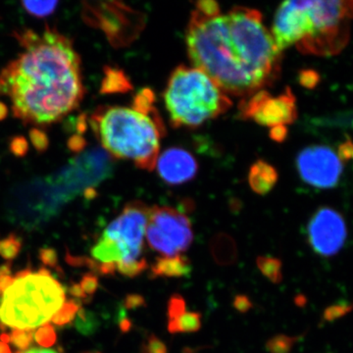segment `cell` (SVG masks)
<instances>
[{
	"label": "cell",
	"instance_id": "obj_1",
	"mask_svg": "<svg viewBox=\"0 0 353 353\" xmlns=\"http://www.w3.org/2000/svg\"><path fill=\"white\" fill-rule=\"evenodd\" d=\"M185 41L194 67L228 95L248 99L280 76L282 52L256 9L236 6L224 14L217 2H197Z\"/></svg>",
	"mask_w": 353,
	"mask_h": 353
},
{
	"label": "cell",
	"instance_id": "obj_2",
	"mask_svg": "<svg viewBox=\"0 0 353 353\" xmlns=\"http://www.w3.org/2000/svg\"><path fill=\"white\" fill-rule=\"evenodd\" d=\"M22 52L0 73V94L26 124L46 126L79 108L85 95L81 59L57 30L16 32Z\"/></svg>",
	"mask_w": 353,
	"mask_h": 353
},
{
	"label": "cell",
	"instance_id": "obj_3",
	"mask_svg": "<svg viewBox=\"0 0 353 353\" xmlns=\"http://www.w3.org/2000/svg\"><path fill=\"white\" fill-rule=\"evenodd\" d=\"M90 123L110 157L131 160L143 170L154 169L160 139L166 132L157 108L143 112L134 108L101 106L92 113Z\"/></svg>",
	"mask_w": 353,
	"mask_h": 353
},
{
	"label": "cell",
	"instance_id": "obj_4",
	"mask_svg": "<svg viewBox=\"0 0 353 353\" xmlns=\"http://www.w3.org/2000/svg\"><path fill=\"white\" fill-rule=\"evenodd\" d=\"M172 126L194 129L229 110L232 101L206 74L180 65L167 82L163 94Z\"/></svg>",
	"mask_w": 353,
	"mask_h": 353
},
{
	"label": "cell",
	"instance_id": "obj_5",
	"mask_svg": "<svg viewBox=\"0 0 353 353\" xmlns=\"http://www.w3.org/2000/svg\"><path fill=\"white\" fill-rule=\"evenodd\" d=\"M65 301L64 288L53 276L32 272L16 279L2 294L0 322L14 329L34 330L50 321Z\"/></svg>",
	"mask_w": 353,
	"mask_h": 353
},
{
	"label": "cell",
	"instance_id": "obj_6",
	"mask_svg": "<svg viewBox=\"0 0 353 353\" xmlns=\"http://www.w3.org/2000/svg\"><path fill=\"white\" fill-rule=\"evenodd\" d=\"M145 238L152 250L166 257L187 252L194 232L189 218L170 206H152L150 209Z\"/></svg>",
	"mask_w": 353,
	"mask_h": 353
},
{
	"label": "cell",
	"instance_id": "obj_7",
	"mask_svg": "<svg viewBox=\"0 0 353 353\" xmlns=\"http://www.w3.org/2000/svg\"><path fill=\"white\" fill-rule=\"evenodd\" d=\"M150 209L143 202H130L102 234L119 246L123 254L120 262L141 259Z\"/></svg>",
	"mask_w": 353,
	"mask_h": 353
},
{
	"label": "cell",
	"instance_id": "obj_8",
	"mask_svg": "<svg viewBox=\"0 0 353 353\" xmlns=\"http://www.w3.org/2000/svg\"><path fill=\"white\" fill-rule=\"evenodd\" d=\"M239 111L243 119L254 121L260 126L271 129L289 126L299 116L296 99L290 88L278 97H272L267 90H260L243 99Z\"/></svg>",
	"mask_w": 353,
	"mask_h": 353
},
{
	"label": "cell",
	"instance_id": "obj_9",
	"mask_svg": "<svg viewBox=\"0 0 353 353\" xmlns=\"http://www.w3.org/2000/svg\"><path fill=\"white\" fill-rule=\"evenodd\" d=\"M296 168L301 180L316 189H332L343 174V162L327 145L303 148L296 157Z\"/></svg>",
	"mask_w": 353,
	"mask_h": 353
},
{
	"label": "cell",
	"instance_id": "obj_10",
	"mask_svg": "<svg viewBox=\"0 0 353 353\" xmlns=\"http://www.w3.org/2000/svg\"><path fill=\"white\" fill-rule=\"evenodd\" d=\"M307 241L317 254L331 257L336 254L347 240L345 219L333 208H321L310 218L307 224Z\"/></svg>",
	"mask_w": 353,
	"mask_h": 353
},
{
	"label": "cell",
	"instance_id": "obj_11",
	"mask_svg": "<svg viewBox=\"0 0 353 353\" xmlns=\"http://www.w3.org/2000/svg\"><path fill=\"white\" fill-rule=\"evenodd\" d=\"M308 28V1H285L276 11L271 36L282 52L296 46L307 34Z\"/></svg>",
	"mask_w": 353,
	"mask_h": 353
},
{
	"label": "cell",
	"instance_id": "obj_12",
	"mask_svg": "<svg viewBox=\"0 0 353 353\" xmlns=\"http://www.w3.org/2000/svg\"><path fill=\"white\" fill-rule=\"evenodd\" d=\"M157 166L160 178L171 185L190 182L199 170L194 155L181 148H170L159 154Z\"/></svg>",
	"mask_w": 353,
	"mask_h": 353
},
{
	"label": "cell",
	"instance_id": "obj_13",
	"mask_svg": "<svg viewBox=\"0 0 353 353\" xmlns=\"http://www.w3.org/2000/svg\"><path fill=\"white\" fill-rule=\"evenodd\" d=\"M350 37V22L343 21L303 39L296 48L303 54L331 57L338 54L347 46Z\"/></svg>",
	"mask_w": 353,
	"mask_h": 353
},
{
	"label": "cell",
	"instance_id": "obj_14",
	"mask_svg": "<svg viewBox=\"0 0 353 353\" xmlns=\"http://www.w3.org/2000/svg\"><path fill=\"white\" fill-rule=\"evenodd\" d=\"M192 273L190 259L183 255L172 257H158L150 268V277L182 278Z\"/></svg>",
	"mask_w": 353,
	"mask_h": 353
},
{
	"label": "cell",
	"instance_id": "obj_15",
	"mask_svg": "<svg viewBox=\"0 0 353 353\" xmlns=\"http://www.w3.org/2000/svg\"><path fill=\"white\" fill-rule=\"evenodd\" d=\"M278 181V173L275 167L264 160H259L250 167L248 173V183L253 192L260 196L270 192Z\"/></svg>",
	"mask_w": 353,
	"mask_h": 353
},
{
	"label": "cell",
	"instance_id": "obj_16",
	"mask_svg": "<svg viewBox=\"0 0 353 353\" xmlns=\"http://www.w3.org/2000/svg\"><path fill=\"white\" fill-rule=\"evenodd\" d=\"M211 252L218 264L229 265L236 259V243L227 234H218L211 243Z\"/></svg>",
	"mask_w": 353,
	"mask_h": 353
},
{
	"label": "cell",
	"instance_id": "obj_17",
	"mask_svg": "<svg viewBox=\"0 0 353 353\" xmlns=\"http://www.w3.org/2000/svg\"><path fill=\"white\" fill-rule=\"evenodd\" d=\"M92 255L99 263H118L123 259L117 243L104 236H101L99 243L92 248Z\"/></svg>",
	"mask_w": 353,
	"mask_h": 353
},
{
	"label": "cell",
	"instance_id": "obj_18",
	"mask_svg": "<svg viewBox=\"0 0 353 353\" xmlns=\"http://www.w3.org/2000/svg\"><path fill=\"white\" fill-rule=\"evenodd\" d=\"M101 92L103 94H116L126 92L131 90L132 83L127 78L126 74L121 70L106 68L105 77L102 81Z\"/></svg>",
	"mask_w": 353,
	"mask_h": 353
},
{
	"label": "cell",
	"instance_id": "obj_19",
	"mask_svg": "<svg viewBox=\"0 0 353 353\" xmlns=\"http://www.w3.org/2000/svg\"><path fill=\"white\" fill-rule=\"evenodd\" d=\"M202 317L201 313H183L182 316L174 321L168 322V331L171 334H190L196 333L201 328Z\"/></svg>",
	"mask_w": 353,
	"mask_h": 353
},
{
	"label": "cell",
	"instance_id": "obj_20",
	"mask_svg": "<svg viewBox=\"0 0 353 353\" xmlns=\"http://www.w3.org/2000/svg\"><path fill=\"white\" fill-rule=\"evenodd\" d=\"M257 267L264 277L273 284H280L283 281V263L280 259L272 256H259Z\"/></svg>",
	"mask_w": 353,
	"mask_h": 353
},
{
	"label": "cell",
	"instance_id": "obj_21",
	"mask_svg": "<svg viewBox=\"0 0 353 353\" xmlns=\"http://www.w3.org/2000/svg\"><path fill=\"white\" fill-rule=\"evenodd\" d=\"M101 327V322L97 314L92 311L85 310L83 307L77 313L75 328L83 336H90L97 333Z\"/></svg>",
	"mask_w": 353,
	"mask_h": 353
},
{
	"label": "cell",
	"instance_id": "obj_22",
	"mask_svg": "<svg viewBox=\"0 0 353 353\" xmlns=\"http://www.w3.org/2000/svg\"><path fill=\"white\" fill-rule=\"evenodd\" d=\"M82 308V304L76 299H67L62 304L59 310L51 318V321L57 326L62 327L68 325L75 319L77 313Z\"/></svg>",
	"mask_w": 353,
	"mask_h": 353
},
{
	"label": "cell",
	"instance_id": "obj_23",
	"mask_svg": "<svg viewBox=\"0 0 353 353\" xmlns=\"http://www.w3.org/2000/svg\"><path fill=\"white\" fill-rule=\"evenodd\" d=\"M23 248V240L15 233L9 234L0 239V256L7 261H12L20 254Z\"/></svg>",
	"mask_w": 353,
	"mask_h": 353
},
{
	"label": "cell",
	"instance_id": "obj_24",
	"mask_svg": "<svg viewBox=\"0 0 353 353\" xmlns=\"http://www.w3.org/2000/svg\"><path fill=\"white\" fill-rule=\"evenodd\" d=\"M58 1H24L22 6L28 13L36 17H48L57 10Z\"/></svg>",
	"mask_w": 353,
	"mask_h": 353
},
{
	"label": "cell",
	"instance_id": "obj_25",
	"mask_svg": "<svg viewBox=\"0 0 353 353\" xmlns=\"http://www.w3.org/2000/svg\"><path fill=\"white\" fill-rule=\"evenodd\" d=\"M9 336H10V343L22 352V350H29L32 345L34 331L31 329H13Z\"/></svg>",
	"mask_w": 353,
	"mask_h": 353
},
{
	"label": "cell",
	"instance_id": "obj_26",
	"mask_svg": "<svg viewBox=\"0 0 353 353\" xmlns=\"http://www.w3.org/2000/svg\"><path fill=\"white\" fill-rule=\"evenodd\" d=\"M117 271L121 275L128 278H136L148 269V261L145 259L132 262H118Z\"/></svg>",
	"mask_w": 353,
	"mask_h": 353
},
{
	"label": "cell",
	"instance_id": "obj_27",
	"mask_svg": "<svg viewBox=\"0 0 353 353\" xmlns=\"http://www.w3.org/2000/svg\"><path fill=\"white\" fill-rule=\"evenodd\" d=\"M296 339L278 334L267 341L266 350L269 353H290L294 347Z\"/></svg>",
	"mask_w": 353,
	"mask_h": 353
},
{
	"label": "cell",
	"instance_id": "obj_28",
	"mask_svg": "<svg viewBox=\"0 0 353 353\" xmlns=\"http://www.w3.org/2000/svg\"><path fill=\"white\" fill-rule=\"evenodd\" d=\"M34 340L41 347H52L57 341V330L52 324L46 323L43 326L39 327L38 331L34 333Z\"/></svg>",
	"mask_w": 353,
	"mask_h": 353
},
{
	"label": "cell",
	"instance_id": "obj_29",
	"mask_svg": "<svg viewBox=\"0 0 353 353\" xmlns=\"http://www.w3.org/2000/svg\"><path fill=\"white\" fill-rule=\"evenodd\" d=\"M187 312V304L185 299L180 294H174L168 301V322L174 321L178 319L183 313Z\"/></svg>",
	"mask_w": 353,
	"mask_h": 353
},
{
	"label": "cell",
	"instance_id": "obj_30",
	"mask_svg": "<svg viewBox=\"0 0 353 353\" xmlns=\"http://www.w3.org/2000/svg\"><path fill=\"white\" fill-rule=\"evenodd\" d=\"M141 353H168L166 345L154 334H150L143 343Z\"/></svg>",
	"mask_w": 353,
	"mask_h": 353
},
{
	"label": "cell",
	"instance_id": "obj_31",
	"mask_svg": "<svg viewBox=\"0 0 353 353\" xmlns=\"http://www.w3.org/2000/svg\"><path fill=\"white\" fill-rule=\"evenodd\" d=\"M299 80L303 87L313 90L321 81V76L315 70L304 69L299 73Z\"/></svg>",
	"mask_w": 353,
	"mask_h": 353
},
{
	"label": "cell",
	"instance_id": "obj_32",
	"mask_svg": "<svg viewBox=\"0 0 353 353\" xmlns=\"http://www.w3.org/2000/svg\"><path fill=\"white\" fill-rule=\"evenodd\" d=\"M11 267H12L11 262L0 265V296H2L4 292L16 281L15 276H12Z\"/></svg>",
	"mask_w": 353,
	"mask_h": 353
},
{
	"label": "cell",
	"instance_id": "obj_33",
	"mask_svg": "<svg viewBox=\"0 0 353 353\" xmlns=\"http://www.w3.org/2000/svg\"><path fill=\"white\" fill-rule=\"evenodd\" d=\"M39 260L43 262L44 266L50 267V268L59 269L58 265V254L54 248L50 246H44L39 250Z\"/></svg>",
	"mask_w": 353,
	"mask_h": 353
},
{
	"label": "cell",
	"instance_id": "obj_34",
	"mask_svg": "<svg viewBox=\"0 0 353 353\" xmlns=\"http://www.w3.org/2000/svg\"><path fill=\"white\" fill-rule=\"evenodd\" d=\"M80 285L83 292H85V294L92 299V296L99 289V277L95 274L92 273V272L85 274L82 277V280H81Z\"/></svg>",
	"mask_w": 353,
	"mask_h": 353
},
{
	"label": "cell",
	"instance_id": "obj_35",
	"mask_svg": "<svg viewBox=\"0 0 353 353\" xmlns=\"http://www.w3.org/2000/svg\"><path fill=\"white\" fill-rule=\"evenodd\" d=\"M30 137H31L32 145L34 146V148H36L38 152H43V150L48 148V136H46L43 132H41V130L34 128V129H32L31 132H30Z\"/></svg>",
	"mask_w": 353,
	"mask_h": 353
},
{
	"label": "cell",
	"instance_id": "obj_36",
	"mask_svg": "<svg viewBox=\"0 0 353 353\" xmlns=\"http://www.w3.org/2000/svg\"><path fill=\"white\" fill-rule=\"evenodd\" d=\"M146 306L145 299L141 294H130L124 299L123 307L126 310H136V309L145 307Z\"/></svg>",
	"mask_w": 353,
	"mask_h": 353
},
{
	"label": "cell",
	"instance_id": "obj_37",
	"mask_svg": "<svg viewBox=\"0 0 353 353\" xmlns=\"http://www.w3.org/2000/svg\"><path fill=\"white\" fill-rule=\"evenodd\" d=\"M339 158H340L341 161H350V160L353 159V141L352 139L348 138L347 141H343V143H341L340 146H339L338 150Z\"/></svg>",
	"mask_w": 353,
	"mask_h": 353
},
{
	"label": "cell",
	"instance_id": "obj_38",
	"mask_svg": "<svg viewBox=\"0 0 353 353\" xmlns=\"http://www.w3.org/2000/svg\"><path fill=\"white\" fill-rule=\"evenodd\" d=\"M233 306L240 313H246L252 308V303L250 297L245 294H238L234 299Z\"/></svg>",
	"mask_w": 353,
	"mask_h": 353
},
{
	"label": "cell",
	"instance_id": "obj_39",
	"mask_svg": "<svg viewBox=\"0 0 353 353\" xmlns=\"http://www.w3.org/2000/svg\"><path fill=\"white\" fill-rule=\"evenodd\" d=\"M10 148L14 154L17 155V157H23L27 153L29 146H28L27 141L24 138L17 137L11 141Z\"/></svg>",
	"mask_w": 353,
	"mask_h": 353
},
{
	"label": "cell",
	"instance_id": "obj_40",
	"mask_svg": "<svg viewBox=\"0 0 353 353\" xmlns=\"http://www.w3.org/2000/svg\"><path fill=\"white\" fill-rule=\"evenodd\" d=\"M69 294L73 297V299H76L78 301H83V303H90L92 301V297L88 296L85 294V292L81 288L80 284L78 283H72L71 285L68 289Z\"/></svg>",
	"mask_w": 353,
	"mask_h": 353
},
{
	"label": "cell",
	"instance_id": "obj_41",
	"mask_svg": "<svg viewBox=\"0 0 353 353\" xmlns=\"http://www.w3.org/2000/svg\"><path fill=\"white\" fill-rule=\"evenodd\" d=\"M118 325L122 333H128L132 329V323L127 317L126 309L120 307L118 310Z\"/></svg>",
	"mask_w": 353,
	"mask_h": 353
},
{
	"label": "cell",
	"instance_id": "obj_42",
	"mask_svg": "<svg viewBox=\"0 0 353 353\" xmlns=\"http://www.w3.org/2000/svg\"><path fill=\"white\" fill-rule=\"evenodd\" d=\"M270 136L275 141H279V143L284 141L288 136L287 127H279L271 129Z\"/></svg>",
	"mask_w": 353,
	"mask_h": 353
},
{
	"label": "cell",
	"instance_id": "obj_43",
	"mask_svg": "<svg viewBox=\"0 0 353 353\" xmlns=\"http://www.w3.org/2000/svg\"><path fill=\"white\" fill-rule=\"evenodd\" d=\"M69 146L74 152H79L82 150L85 146V141L80 136L72 137L69 141Z\"/></svg>",
	"mask_w": 353,
	"mask_h": 353
},
{
	"label": "cell",
	"instance_id": "obj_44",
	"mask_svg": "<svg viewBox=\"0 0 353 353\" xmlns=\"http://www.w3.org/2000/svg\"><path fill=\"white\" fill-rule=\"evenodd\" d=\"M348 19L353 18V1H343Z\"/></svg>",
	"mask_w": 353,
	"mask_h": 353
},
{
	"label": "cell",
	"instance_id": "obj_45",
	"mask_svg": "<svg viewBox=\"0 0 353 353\" xmlns=\"http://www.w3.org/2000/svg\"><path fill=\"white\" fill-rule=\"evenodd\" d=\"M23 353H58L52 350H43V348H32Z\"/></svg>",
	"mask_w": 353,
	"mask_h": 353
},
{
	"label": "cell",
	"instance_id": "obj_46",
	"mask_svg": "<svg viewBox=\"0 0 353 353\" xmlns=\"http://www.w3.org/2000/svg\"><path fill=\"white\" fill-rule=\"evenodd\" d=\"M7 115H8V108L6 104L0 102V120L6 119Z\"/></svg>",
	"mask_w": 353,
	"mask_h": 353
},
{
	"label": "cell",
	"instance_id": "obj_47",
	"mask_svg": "<svg viewBox=\"0 0 353 353\" xmlns=\"http://www.w3.org/2000/svg\"><path fill=\"white\" fill-rule=\"evenodd\" d=\"M0 353H12V352H11L10 347H9L8 345L0 341Z\"/></svg>",
	"mask_w": 353,
	"mask_h": 353
},
{
	"label": "cell",
	"instance_id": "obj_48",
	"mask_svg": "<svg viewBox=\"0 0 353 353\" xmlns=\"http://www.w3.org/2000/svg\"><path fill=\"white\" fill-rule=\"evenodd\" d=\"M0 341L3 343H6V345H8V343H10V336H9L7 333H2L0 334Z\"/></svg>",
	"mask_w": 353,
	"mask_h": 353
}]
</instances>
